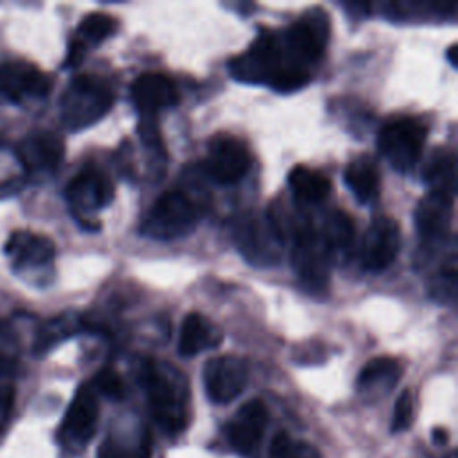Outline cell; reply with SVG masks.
I'll return each mask as SVG.
<instances>
[{
  "mask_svg": "<svg viewBox=\"0 0 458 458\" xmlns=\"http://www.w3.org/2000/svg\"><path fill=\"white\" fill-rule=\"evenodd\" d=\"M202 379L208 397L213 403L227 404L245 390L249 381V367L240 356H216L206 361Z\"/></svg>",
  "mask_w": 458,
  "mask_h": 458,
  "instance_id": "cell-7",
  "label": "cell"
},
{
  "mask_svg": "<svg viewBox=\"0 0 458 458\" xmlns=\"http://www.w3.org/2000/svg\"><path fill=\"white\" fill-rule=\"evenodd\" d=\"M268 422L267 406L259 399L247 401L238 408L229 422V442L240 454H250L265 433Z\"/></svg>",
  "mask_w": 458,
  "mask_h": 458,
  "instance_id": "cell-16",
  "label": "cell"
},
{
  "mask_svg": "<svg viewBox=\"0 0 458 458\" xmlns=\"http://www.w3.org/2000/svg\"><path fill=\"white\" fill-rule=\"evenodd\" d=\"M113 197V181L93 165L82 168L66 188V199L79 218L89 216L91 213L106 208Z\"/></svg>",
  "mask_w": 458,
  "mask_h": 458,
  "instance_id": "cell-8",
  "label": "cell"
},
{
  "mask_svg": "<svg viewBox=\"0 0 458 458\" xmlns=\"http://www.w3.org/2000/svg\"><path fill=\"white\" fill-rule=\"evenodd\" d=\"M268 458H322L320 451L306 442L290 437L288 433H277L270 444Z\"/></svg>",
  "mask_w": 458,
  "mask_h": 458,
  "instance_id": "cell-27",
  "label": "cell"
},
{
  "mask_svg": "<svg viewBox=\"0 0 458 458\" xmlns=\"http://www.w3.org/2000/svg\"><path fill=\"white\" fill-rule=\"evenodd\" d=\"M5 252L11 256L14 268H38L54 259V242L30 231H16L5 242Z\"/></svg>",
  "mask_w": 458,
  "mask_h": 458,
  "instance_id": "cell-18",
  "label": "cell"
},
{
  "mask_svg": "<svg viewBox=\"0 0 458 458\" xmlns=\"http://www.w3.org/2000/svg\"><path fill=\"white\" fill-rule=\"evenodd\" d=\"M84 52H86V47L79 39H73L70 43V50H68V57H66V66H77L82 61Z\"/></svg>",
  "mask_w": 458,
  "mask_h": 458,
  "instance_id": "cell-34",
  "label": "cell"
},
{
  "mask_svg": "<svg viewBox=\"0 0 458 458\" xmlns=\"http://www.w3.org/2000/svg\"><path fill=\"white\" fill-rule=\"evenodd\" d=\"M134 106L141 113H156L172 107L179 100V91L174 81L163 73H141L131 86Z\"/></svg>",
  "mask_w": 458,
  "mask_h": 458,
  "instance_id": "cell-17",
  "label": "cell"
},
{
  "mask_svg": "<svg viewBox=\"0 0 458 458\" xmlns=\"http://www.w3.org/2000/svg\"><path fill=\"white\" fill-rule=\"evenodd\" d=\"M413 420V397L410 390H404L394 406V415H392V429L394 431H404L411 426Z\"/></svg>",
  "mask_w": 458,
  "mask_h": 458,
  "instance_id": "cell-31",
  "label": "cell"
},
{
  "mask_svg": "<svg viewBox=\"0 0 458 458\" xmlns=\"http://www.w3.org/2000/svg\"><path fill=\"white\" fill-rule=\"evenodd\" d=\"M150 438L148 435H140L136 440H122L109 437L98 447V458H148Z\"/></svg>",
  "mask_w": 458,
  "mask_h": 458,
  "instance_id": "cell-25",
  "label": "cell"
},
{
  "mask_svg": "<svg viewBox=\"0 0 458 458\" xmlns=\"http://www.w3.org/2000/svg\"><path fill=\"white\" fill-rule=\"evenodd\" d=\"M250 154L243 141L231 134L211 138L204 161L206 174L218 184H234L250 168Z\"/></svg>",
  "mask_w": 458,
  "mask_h": 458,
  "instance_id": "cell-6",
  "label": "cell"
},
{
  "mask_svg": "<svg viewBox=\"0 0 458 458\" xmlns=\"http://www.w3.org/2000/svg\"><path fill=\"white\" fill-rule=\"evenodd\" d=\"M13 403H14V388L11 385H0V433L11 415Z\"/></svg>",
  "mask_w": 458,
  "mask_h": 458,
  "instance_id": "cell-32",
  "label": "cell"
},
{
  "mask_svg": "<svg viewBox=\"0 0 458 458\" xmlns=\"http://www.w3.org/2000/svg\"><path fill=\"white\" fill-rule=\"evenodd\" d=\"M401 249L399 224L392 216H377L370 222L361 242V263L370 272L388 268Z\"/></svg>",
  "mask_w": 458,
  "mask_h": 458,
  "instance_id": "cell-10",
  "label": "cell"
},
{
  "mask_svg": "<svg viewBox=\"0 0 458 458\" xmlns=\"http://www.w3.org/2000/svg\"><path fill=\"white\" fill-rule=\"evenodd\" d=\"M288 184L293 197L306 204L320 202L331 191L329 179L324 174L311 170L304 165H297L292 168V172L288 174Z\"/></svg>",
  "mask_w": 458,
  "mask_h": 458,
  "instance_id": "cell-21",
  "label": "cell"
},
{
  "mask_svg": "<svg viewBox=\"0 0 458 458\" xmlns=\"http://www.w3.org/2000/svg\"><path fill=\"white\" fill-rule=\"evenodd\" d=\"M93 390L104 394L109 399H122L125 395V385L123 379L120 377V374L113 369H102L97 372L95 379H93Z\"/></svg>",
  "mask_w": 458,
  "mask_h": 458,
  "instance_id": "cell-30",
  "label": "cell"
},
{
  "mask_svg": "<svg viewBox=\"0 0 458 458\" xmlns=\"http://www.w3.org/2000/svg\"><path fill=\"white\" fill-rule=\"evenodd\" d=\"M114 32V20L107 13H89L77 27V38L84 47L98 45Z\"/></svg>",
  "mask_w": 458,
  "mask_h": 458,
  "instance_id": "cell-26",
  "label": "cell"
},
{
  "mask_svg": "<svg viewBox=\"0 0 458 458\" xmlns=\"http://www.w3.org/2000/svg\"><path fill=\"white\" fill-rule=\"evenodd\" d=\"M98 422V401L91 385H82L63 419L61 437L72 447H82L91 440Z\"/></svg>",
  "mask_w": 458,
  "mask_h": 458,
  "instance_id": "cell-12",
  "label": "cell"
},
{
  "mask_svg": "<svg viewBox=\"0 0 458 458\" xmlns=\"http://www.w3.org/2000/svg\"><path fill=\"white\" fill-rule=\"evenodd\" d=\"M426 127L413 118H399L386 123L379 136V152L397 172L411 170L422 156Z\"/></svg>",
  "mask_w": 458,
  "mask_h": 458,
  "instance_id": "cell-4",
  "label": "cell"
},
{
  "mask_svg": "<svg viewBox=\"0 0 458 458\" xmlns=\"http://www.w3.org/2000/svg\"><path fill=\"white\" fill-rule=\"evenodd\" d=\"M283 236L270 218H245L236 227V245L256 265H270L279 258Z\"/></svg>",
  "mask_w": 458,
  "mask_h": 458,
  "instance_id": "cell-9",
  "label": "cell"
},
{
  "mask_svg": "<svg viewBox=\"0 0 458 458\" xmlns=\"http://www.w3.org/2000/svg\"><path fill=\"white\" fill-rule=\"evenodd\" d=\"M456 48H458L456 43H453V45L447 48V59H449V63H451L453 68L458 66V63H456Z\"/></svg>",
  "mask_w": 458,
  "mask_h": 458,
  "instance_id": "cell-36",
  "label": "cell"
},
{
  "mask_svg": "<svg viewBox=\"0 0 458 458\" xmlns=\"http://www.w3.org/2000/svg\"><path fill=\"white\" fill-rule=\"evenodd\" d=\"M222 335L218 329L200 313H190L184 317L179 333V352L182 356H195L206 349L216 347Z\"/></svg>",
  "mask_w": 458,
  "mask_h": 458,
  "instance_id": "cell-19",
  "label": "cell"
},
{
  "mask_svg": "<svg viewBox=\"0 0 458 458\" xmlns=\"http://www.w3.org/2000/svg\"><path fill=\"white\" fill-rule=\"evenodd\" d=\"M16 157L25 172H54L64 157V143L55 132L34 131L16 145Z\"/></svg>",
  "mask_w": 458,
  "mask_h": 458,
  "instance_id": "cell-14",
  "label": "cell"
},
{
  "mask_svg": "<svg viewBox=\"0 0 458 458\" xmlns=\"http://www.w3.org/2000/svg\"><path fill=\"white\" fill-rule=\"evenodd\" d=\"M433 440H435L437 444H445V442H447V431H445V429H440V428L433 429Z\"/></svg>",
  "mask_w": 458,
  "mask_h": 458,
  "instance_id": "cell-35",
  "label": "cell"
},
{
  "mask_svg": "<svg viewBox=\"0 0 458 458\" xmlns=\"http://www.w3.org/2000/svg\"><path fill=\"white\" fill-rule=\"evenodd\" d=\"M199 216L200 211L193 199L181 190H170L150 206L141 222V233L154 240H177L195 229Z\"/></svg>",
  "mask_w": 458,
  "mask_h": 458,
  "instance_id": "cell-3",
  "label": "cell"
},
{
  "mask_svg": "<svg viewBox=\"0 0 458 458\" xmlns=\"http://www.w3.org/2000/svg\"><path fill=\"white\" fill-rule=\"evenodd\" d=\"M399 377V363L392 358L379 356L370 360L358 374V386L361 390H372L379 386H394Z\"/></svg>",
  "mask_w": 458,
  "mask_h": 458,
  "instance_id": "cell-24",
  "label": "cell"
},
{
  "mask_svg": "<svg viewBox=\"0 0 458 458\" xmlns=\"http://www.w3.org/2000/svg\"><path fill=\"white\" fill-rule=\"evenodd\" d=\"M113 106V93L93 75H79L66 86L61 102V122L68 131H82L97 123Z\"/></svg>",
  "mask_w": 458,
  "mask_h": 458,
  "instance_id": "cell-2",
  "label": "cell"
},
{
  "mask_svg": "<svg viewBox=\"0 0 458 458\" xmlns=\"http://www.w3.org/2000/svg\"><path fill=\"white\" fill-rule=\"evenodd\" d=\"M50 88V79L29 61H7L0 64V97L7 100L41 98Z\"/></svg>",
  "mask_w": 458,
  "mask_h": 458,
  "instance_id": "cell-13",
  "label": "cell"
},
{
  "mask_svg": "<svg viewBox=\"0 0 458 458\" xmlns=\"http://www.w3.org/2000/svg\"><path fill=\"white\" fill-rule=\"evenodd\" d=\"M453 218V197L429 191L415 208V225L422 243L435 245L445 240Z\"/></svg>",
  "mask_w": 458,
  "mask_h": 458,
  "instance_id": "cell-15",
  "label": "cell"
},
{
  "mask_svg": "<svg viewBox=\"0 0 458 458\" xmlns=\"http://www.w3.org/2000/svg\"><path fill=\"white\" fill-rule=\"evenodd\" d=\"M77 326H79V322L68 315H61V317L48 320L38 333V338L34 342V351H38V352L47 351L55 342L70 336L77 329Z\"/></svg>",
  "mask_w": 458,
  "mask_h": 458,
  "instance_id": "cell-28",
  "label": "cell"
},
{
  "mask_svg": "<svg viewBox=\"0 0 458 458\" xmlns=\"http://www.w3.org/2000/svg\"><path fill=\"white\" fill-rule=\"evenodd\" d=\"M344 181L360 202H372L379 195V172L369 157L351 161L344 170Z\"/></svg>",
  "mask_w": 458,
  "mask_h": 458,
  "instance_id": "cell-20",
  "label": "cell"
},
{
  "mask_svg": "<svg viewBox=\"0 0 458 458\" xmlns=\"http://www.w3.org/2000/svg\"><path fill=\"white\" fill-rule=\"evenodd\" d=\"M288 64L293 63L283 61L279 39L272 34H263L249 47L247 52L231 61L229 70L231 75L242 82H265L270 86L272 79Z\"/></svg>",
  "mask_w": 458,
  "mask_h": 458,
  "instance_id": "cell-5",
  "label": "cell"
},
{
  "mask_svg": "<svg viewBox=\"0 0 458 458\" xmlns=\"http://www.w3.org/2000/svg\"><path fill=\"white\" fill-rule=\"evenodd\" d=\"M327 41V18L322 11L308 13L286 30L284 43L295 64L306 68V63L317 61Z\"/></svg>",
  "mask_w": 458,
  "mask_h": 458,
  "instance_id": "cell-11",
  "label": "cell"
},
{
  "mask_svg": "<svg viewBox=\"0 0 458 458\" xmlns=\"http://www.w3.org/2000/svg\"><path fill=\"white\" fill-rule=\"evenodd\" d=\"M140 136H141V140H143L148 147H152V148H156V150L161 147V141H159V131H157L156 123L143 122V123L140 125Z\"/></svg>",
  "mask_w": 458,
  "mask_h": 458,
  "instance_id": "cell-33",
  "label": "cell"
},
{
  "mask_svg": "<svg viewBox=\"0 0 458 458\" xmlns=\"http://www.w3.org/2000/svg\"><path fill=\"white\" fill-rule=\"evenodd\" d=\"M422 177L431 188L429 191L454 197L456 190V163L451 152L437 150L426 163Z\"/></svg>",
  "mask_w": 458,
  "mask_h": 458,
  "instance_id": "cell-22",
  "label": "cell"
},
{
  "mask_svg": "<svg viewBox=\"0 0 458 458\" xmlns=\"http://www.w3.org/2000/svg\"><path fill=\"white\" fill-rule=\"evenodd\" d=\"M320 242L327 252L331 250H349L354 242V222L352 218L342 211L335 209L327 215L324 222V229L320 234Z\"/></svg>",
  "mask_w": 458,
  "mask_h": 458,
  "instance_id": "cell-23",
  "label": "cell"
},
{
  "mask_svg": "<svg viewBox=\"0 0 458 458\" xmlns=\"http://www.w3.org/2000/svg\"><path fill=\"white\" fill-rule=\"evenodd\" d=\"M20 358V345L11 327L0 320V376L11 374Z\"/></svg>",
  "mask_w": 458,
  "mask_h": 458,
  "instance_id": "cell-29",
  "label": "cell"
},
{
  "mask_svg": "<svg viewBox=\"0 0 458 458\" xmlns=\"http://www.w3.org/2000/svg\"><path fill=\"white\" fill-rule=\"evenodd\" d=\"M141 381L154 420L166 433H179L188 420V388L184 377L170 365L148 361Z\"/></svg>",
  "mask_w": 458,
  "mask_h": 458,
  "instance_id": "cell-1",
  "label": "cell"
}]
</instances>
